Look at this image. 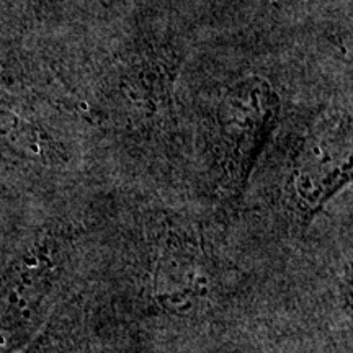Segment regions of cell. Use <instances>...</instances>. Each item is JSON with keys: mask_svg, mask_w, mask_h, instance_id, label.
I'll list each match as a JSON object with an SVG mask.
<instances>
[{"mask_svg": "<svg viewBox=\"0 0 353 353\" xmlns=\"http://www.w3.org/2000/svg\"><path fill=\"white\" fill-rule=\"evenodd\" d=\"M216 298V275L196 247L172 241L161 249L151 270V299L165 314L192 317Z\"/></svg>", "mask_w": 353, "mask_h": 353, "instance_id": "obj_3", "label": "cell"}, {"mask_svg": "<svg viewBox=\"0 0 353 353\" xmlns=\"http://www.w3.org/2000/svg\"><path fill=\"white\" fill-rule=\"evenodd\" d=\"M267 2L273 3V6H283V3H288V2H294V0H267Z\"/></svg>", "mask_w": 353, "mask_h": 353, "instance_id": "obj_4", "label": "cell"}, {"mask_svg": "<svg viewBox=\"0 0 353 353\" xmlns=\"http://www.w3.org/2000/svg\"><path fill=\"white\" fill-rule=\"evenodd\" d=\"M280 113V97L267 79L245 76L224 88L214 107L213 144L221 179L241 193L268 143Z\"/></svg>", "mask_w": 353, "mask_h": 353, "instance_id": "obj_1", "label": "cell"}, {"mask_svg": "<svg viewBox=\"0 0 353 353\" xmlns=\"http://www.w3.org/2000/svg\"><path fill=\"white\" fill-rule=\"evenodd\" d=\"M352 180L350 121H329L299 144L286 179L294 211L304 218L321 213Z\"/></svg>", "mask_w": 353, "mask_h": 353, "instance_id": "obj_2", "label": "cell"}]
</instances>
